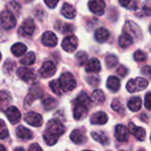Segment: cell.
Masks as SVG:
<instances>
[{"mask_svg":"<svg viewBox=\"0 0 151 151\" xmlns=\"http://www.w3.org/2000/svg\"><path fill=\"white\" fill-rule=\"evenodd\" d=\"M78 47V38L75 35L66 36L62 42V48L66 52H73Z\"/></svg>","mask_w":151,"mask_h":151,"instance_id":"obj_6","label":"cell"},{"mask_svg":"<svg viewBox=\"0 0 151 151\" xmlns=\"http://www.w3.org/2000/svg\"><path fill=\"white\" fill-rule=\"evenodd\" d=\"M127 106L129 110L134 112H136L142 108V99L140 97H133L129 100Z\"/></svg>","mask_w":151,"mask_h":151,"instance_id":"obj_29","label":"cell"},{"mask_svg":"<svg viewBox=\"0 0 151 151\" xmlns=\"http://www.w3.org/2000/svg\"><path fill=\"white\" fill-rule=\"evenodd\" d=\"M105 64L108 68L111 69L119 64V58L117 56H115L113 54H110L105 58Z\"/></svg>","mask_w":151,"mask_h":151,"instance_id":"obj_34","label":"cell"},{"mask_svg":"<svg viewBox=\"0 0 151 151\" xmlns=\"http://www.w3.org/2000/svg\"><path fill=\"white\" fill-rule=\"evenodd\" d=\"M88 7L93 13L101 16L105 10V3L104 0H90L88 2Z\"/></svg>","mask_w":151,"mask_h":151,"instance_id":"obj_7","label":"cell"},{"mask_svg":"<svg viewBox=\"0 0 151 151\" xmlns=\"http://www.w3.org/2000/svg\"><path fill=\"white\" fill-rule=\"evenodd\" d=\"M12 103V96L9 92L2 90L0 91V111H6Z\"/></svg>","mask_w":151,"mask_h":151,"instance_id":"obj_19","label":"cell"},{"mask_svg":"<svg viewBox=\"0 0 151 151\" xmlns=\"http://www.w3.org/2000/svg\"><path fill=\"white\" fill-rule=\"evenodd\" d=\"M106 86L111 92H117L120 88V81L116 76H110L107 80Z\"/></svg>","mask_w":151,"mask_h":151,"instance_id":"obj_23","label":"cell"},{"mask_svg":"<svg viewBox=\"0 0 151 151\" xmlns=\"http://www.w3.org/2000/svg\"><path fill=\"white\" fill-rule=\"evenodd\" d=\"M91 100L97 104H103L104 101H105V96H104V93L100 90V89H96L95 90L93 93H92V96H91Z\"/></svg>","mask_w":151,"mask_h":151,"instance_id":"obj_31","label":"cell"},{"mask_svg":"<svg viewBox=\"0 0 151 151\" xmlns=\"http://www.w3.org/2000/svg\"><path fill=\"white\" fill-rule=\"evenodd\" d=\"M111 108L118 112L119 114H123L125 113V107L122 104V103L119 100V99H115L113 100V102L111 103Z\"/></svg>","mask_w":151,"mask_h":151,"instance_id":"obj_37","label":"cell"},{"mask_svg":"<svg viewBox=\"0 0 151 151\" xmlns=\"http://www.w3.org/2000/svg\"><path fill=\"white\" fill-rule=\"evenodd\" d=\"M88 82L91 85V86H98L99 82H100V80L98 77L96 76H90L88 77Z\"/></svg>","mask_w":151,"mask_h":151,"instance_id":"obj_43","label":"cell"},{"mask_svg":"<svg viewBox=\"0 0 151 151\" xmlns=\"http://www.w3.org/2000/svg\"><path fill=\"white\" fill-rule=\"evenodd\" d=\"M28 151H42V150L37 143H34L29 147Z\"/></svg>","mask_w":151,"mask_h":151,"instance_id":"obj_47","label":"cell"},{"mask_svg":"<svg viewBox=\"0 0 151 151\" xmlns=\"http://www.w3.org/2000/svg\"><path fill=\"white\" fill-rule=\"evenodd\" d=\"M75 58H76V61L78 63L79 65H86L87 62L88 61V54L85 52V51H80L76 54L75 56Z\"/></svg>","mask_w":151,"mask_h":151,"instance_id":"obj_36","label":"cell"},{"mask_svg":"<svg viewBox=\"0 0 151 151\" xmlns=\"http://www.w3.org/2000/svg\"><path fill=\"white\" fill-rule=\"evenodd\" d=\"M109 37H110V32L104 27L98 28L95 33V38L98 42H104L109 39Z\"/></svg>","mask_w":151,"mask_h":151,"instance_id":"obj_25","label":"cell"},{"mask_svg":"<svg viewBox=\"0 0 151 151\" xmlns=\"http://www.w3.org/2000/svg\"><path fill=\"white\" fill-rule=\"evenodd\" d=\"M35 22L31 18H28L24 20L22 23L19 32L24 36H31L33 33L35 32Z\"/></svg>","mask_w":151,"mask_h":151,"instance_id":"obj_9","label":"cell"},{"mask_svg":"<svg viewBox=\"0 0 151 151\" xmlns=\"http://www.w3.org/2000/svg\"><path fill=\"white\" fill-rule=\"evenodd\" d=\"M0 60H1V53H0Z\"/></svg>","mask_w":151,"mask_h":151,"instance_id":"obj_52","label":"cell"},{"mask_svg":"<svg viewBox=\"0 0 151 151\" xmlns=\"http://www.w3.org/2000/svg\"><path fill=\"white\" fill-rule=\"evenodd\" d=\"M70 138H71L72 142H74L75 144H82L86 142V136H85L84 132H82L79 129L73 130L70 135Z\"/></svg>","mask_w":151,"mask_h":151,"instance_id":"obj_22","label":"cell"},{"mask_svg":"<svg viewBox=\"0 0 151 151\" xmlns=\"http://www.w3.org/2000/svg\"><path fill=\"white\" fill-rule=\"evenodd\" d=\"M83 151H92V150H83Z\"/></svg>","mask_w":151,"mask_h":151,"instance_id":"obj_53","label":"cell"},{"mask_svg":"<svg viewBox=\"0 0 151 151\" xmlns=\"http://www.w3.org/2000/svg\"><path fill=\"white\" fill-rule=\"evenodd\" d=\"M148 85H149V82L146 79L138 77L135 79H132L127 82V89L130 93H134V92L144 90L145 88H147Z\"/></svg>","mask_w":151,"mask_h":151,"instance_id":"obj_2","label":"cell"},{"mask_svg":"<svg viewBox=\"0 0 151 151\" xmlns=\"http://www.w3.org/2000/svg\"><path fill=\"white\" fill-rule=\"evenodd\" d=\"M8 7H9V11L12 12L13 14L18 15V14L19 13L20 6H19V4L16 1H12V2L9 4Z\"/></svg>","mask_w":151,"mask_h":151,"instance_id":"obj_40","label":"cell"},{"mask_svg":"<svg viewBox=\"0 0 151 151\" xmlns=\"http://www.w3.org/2000/svg\"><path fill=\"white\" fill-rule=\"evenodd\" d=\"M72 30H73V27L71 25H68V24L65 25L63 27V33H68Z\"/></svg>","mask_w":151,"mask_h":151,"instance_id":"obj_48","label":"cell"},{"mask_svg":"<svg viewBox=\"0 0 151 151\" xmlns=\"http://www.w3.org/2000/svg\"><path fill=\"white\" fill-rule=\"evenodd\" d=\"M128 129L124 125H118L115 129V138L119 142H125L128 140Z\"/></svg>","mask_w":151,"mask_h":151,"instance_id":"obj_16","label":"cell"},{"mask_svg":"<svg viewBox=\"0 0 151 151\" xmlns=\"http://www.w3.org/2000/svg\"><path fill=\"white\" fill-rule=\"evenodd\" d=\"M27 51V46L21 42H17L12 45V52L16 57H20L24 55Z\"/></svg>","mask_w":151,"mask_h":151,"instance_id":"obj_28","label":"cell"},{"mask_svg":"<svg viewBox=\"0 0 151 151\" xmlns=\"http://www.w3.org/2000/svg\"><path fill=\"white\" fill-rule=\"evenodd\" d=\"M91 136L95 141H96L97 142H99L103 145H106L109 143L108 136L106 135V134L104 132H92Z\"/></svg>","mask_w":151,"mask_h":151,"instance_id":"obj_27","label":"cell"},{"mask_svg":"<svg viewBox=\"0 0 151 151\" xmlns=\"http://www.w3.org/2000/svg\"><path fill=\"white\" fill-rule=\"evenodd\" d=\"M150 139H151V137H150Z\"/></svg>","mask_w":151,"mask_h":151,"instance_id":"obj_54","label":"cell"},{"mask_svg":"<svg viewBox=\"0 0 151 151\" xmlns=\"http://www.w3.org/2000/svg\"><path fill=\"white\" fill-rule=\"evenodd\" d=\"M58 1H59V0H44L46 5H47L48 7L51 8V9H53V8H55V7L57 6Z\"/></svg>","mask_w":151,"mask_h":151,"instance_id":"obj_45","label":"cell"},{"mask_svg":"<svg viewBox=\"0 0 151 151\" xmlns=\"http://www.w3.org/2000/svg\"><path fill=\"white\" fill-rule=\"evenodd\" d=\"M42 42L47 47H55L58 43V37L54 33L47 31L42 36Z\"/></svg>","mask_w":151,"mask_h":151,"instance_id":"obj_15","label":"cell"},{"mask_svg":"<svg viewBox=\"0 0 151 151\" xmlns=\"http://www.w3.org/2000/svg\"><path fill=\"white\" fill-rule=\"evenodd\" d=\"M138 141L142 142L145 140L146 137V131L144 128L140 127H136L134 124L130 123L129 124V130H128Z\"/></svg>","mask_w":151,"mask_h":151,"instance_id":"obj_18","label":"cell"},{"mask_svg":"<svg viewBox=\"0 0 151 151\" xmlns=\"http://www.w3.org/2000/svg\"><path fill=\"white\" fill-rule=\"evenodd\" d=\"M50 88H51V90L58 96H61L64 92V90L62 89V87L60 85L59 81H52L50 82Z\"/></svg>","mask_w":151,"mask_h":151,"instance_id":"obj_35","label":"cell"},{"mask_svg":"<svg viewBox=\"0 0 151 151\" xmlns=\"http://www.w3.org/2000/svg\"><path fill=\"white\" fill-rule=\"evenodd\" d=\"M134 60L137 62H143L147 59V54L143 52L142 50H137L134 52Z\"/></svg>","mask_w":151,"mask_h":151,"instance_id":"obj_41","label":"cell"},{"mask_svg":"<svg viewBox=\"0 0 151 151\" xmlns=\"http://www.w3.org/2000/svg\"><path fill=\"white\" fill-rule=\"evenodd\" d=\"M127 73H128V70H127V68L126 66H124V65H120V66L117 69V73H118L119 76H121V77H125V76L127 74Z\"/></svg>","mask_w":151,"mask_h":151,"instance_id":"obj_42","label":"cell"},{"mask_svg":"<svg viewBox=\"0 0 151 151\" xmlns=\"http://www.w3.org/2000/svg\"><path fill=\"white\" fill-rule=\"evenodd\" d=\"M133 42H134V38L132 36H130L129 35L126 34V33H123L119 37V44L123 49L128 48L130 45L133 44Z\"/></svg>","mask_w":151,"mask_h":151,"instance_id":"obj_26","label":"cell"},{"mask_svg":"<svg viewBox=\"0 0 151 151\" xmlns=\"http://www.w3.org/2000/svg\"><path fill=\"white\" fill-rule=\"evenodd\" d=\"M17 75L24 81L26 82H31L35 80V73L27 67H20L17 71Z\"/></svg>","mask_w":151,"mask_h":151,"instance_id":"obj_14","label":"cell"},{"mask_svg":"<svg viewBox=\"0 0 151 151\" xmlns=\"http://www.w3.org/2000/svg\"><path fill=\"white\" fill-rule=\"evenodd\" d=\"M14 151H25L22 148H17V149H15Z\"/></svg>","mask_w":151,"mask_h":151,"instance_id":"obj_50","label":"cell"},{"mask_svg":"<svg viewBox=\"0 0 151 151\" xmlns=\"http://www.w3.org/2000/svg\"><path fill=\"white\" fill-rule=\"evenodd\" d=\"M65 128L64 125L58 119H51L48 122L45 131L43 133V140L49 146L55 145L58 138L65 133Z\"/></svg>","mask_w":151,"mask_h":151,"instance_id":"obj_1","label":"cell"},{"mask_svg":"<svg viewBox=\"0 0 151 151\" xmlns=\"http://www.w3.org/2000/svg\"><path fill=\"white\" fill-rule=\"evenodd\" d=\"M42 96V91L39 88H37V87L32 88L30 89L29 94L27 95V96L26 99H25L24 107H25V108H28V107L32 104V103L34 102V100H35V99H37V98H40Z\"/></svg>","mask_w":151,"mask_h":151,"instance_id":"obj_12","label":"cell"},{"mask_svg":"<svg viewBox=\"0 0 151 151\" xmlns=\"http://www.w3.org/2000/svg\"><path fill=\"white\" fill-rule=\"evenodd\" d=\"M58 81L60 82V85H61L62 89L64 90V92H68V91L73 90L75 88L76 85H77L73 75L71 74L70 73H63L60 76Z\"/></svg>","mask_w":151,"mask_h":151,"instance_id":"obj_3","label":"cell"},{"mask_svg":"<svg viewBox=\"0 0 151 151\" xmlns=\"http://www.w3.org/2000/svg\"><path fill=\"white\" fill-rule=\"evenodd\" d=\"M102 67H101V64L100 61L96 58H90L87 64L85 65V70L87 73H97L101 71Z\"/></svg>","mask_w":151,"mask_h":151,"instance_id":"obj_17","label":"cell"},{"mask_svg":"<svg viewBox=\"0 0 151 151\" xmlns=\"http://www.w3.org/2000/svg\"><path fill=\"white\" fill-rule=\"evenodd\" d=\"M150 33H151V26H150Z\"/></svg>","mask_w":151,"mask_h":151,"instance_id":"obj_51","label":"cell"},{"mask_svg":"<svg viewBox=\"0 0 151 151\" xmlns=\"http://www.w3.org/2000/svg\"><path fill=\"white\" fill-rule=\"evenodd\" d=\"M142 73L147 78H149V79H150L151 80V66H149V65L145 66L144 68H142Z\"/></svg>","mask_w":151,"mask_h":151,"instance_id":"obj_46","label":"cell"},{"mask_svg":"<svg viewBox=\"0 0 151 151\" xmlns=\"http://www.w3.org/2000/svg\"><path fill=\"white\" fill-rule=\"evenodd\" d=\"M119 4L129 10H134L137 7V1L136 0H119Z\"/></svg>","mask_w":151,"mask_h":151,"instance_id":"obj_38","label":"cell"},{"mask_svg":"<svg viewBox=\"0 0 151 151\" xmlns=\"http://www.w3.org/2000/svg\"><path fill=\"white\" fill-rule=\"evenodd\" d=\"M88 113V106L75 103L74 108H73V117L76 120H81V119H85L87 117Z\"/></svg>","mask_w":151,"mask_h":151,"instance_id":"obj_13","label":"cell"},{"mask_svg":"<svg viewBox=\"0 0 151 151\" xmlns=\"http://www.w3.org/2000/svg\"><path fill=\"white\" fill-rule=\"evenodd\" d=\"M0 151H6L5 148H4L2 144H0Z\"/></svg>","mask_w":151,"mask_h":151,"instance_id":"obj_49","label":"cell"},{"mask_svg":"<svg viewBox=\"0 0 151 151\" xmlns=\"http://www.w3.org/2000/svg\"><path fill=\"white\" fill-rule=\"evenodd\" d=\"M91 101L92 100L88 97V96L85 92H82V93H81L78 96V97L75 100V103H78V104H84V105L88 107L91 104Z\"/></svg>","mask_w":151,"mask_h":151,"instance_id":"obj_33","label":"cell"},{"mask_svg":"<svg viewBox=\"0 0 151 151\" xmlns=\"http://www.w3.org/2000/svg\"><path fill=\"white\" fill-rule=\"evenodd\" d=\"M0 22L1 26L6 30H10L16 26V19L14 17V14L9 10L3 11L1 12Z\"/></svg>","mask_w":151,"mask_h":151,"instance_id":"obj_4","label":"cell"},{"mask_svg":"<svg viewBox=\"0 0 151 151\" xmlns=\"http://www.w3.org/2000/svg\"><path fill=\"white\" fill-rule=\"evenodd\" d=\"M42 105L43 108L46 111H51L55 109L58 105V102L51 96H47L42 100Z\"/></svg>","mask_w":151,"mask_h":151,"instance_id":"obj_30","label":"cell"},{"mask_svg":"<svg viewBox=\"0 0 151 151\" xmlns=\"http://www.w3.org/2000/svg\"><path fill=\"white\" fill-rule=\"evenodd\" d=\"M145 107L148 110H151V93H148L145 96Z\"/></svg>","mask_w":151,"mask_h":151,"instance_id":"obj_44","label":"cell"},{"mask_svg":"<svg viewBox=\"0 0 151 151\" xmlns=\"http://www.w3.org/2000/svg\"><path fill=\"white\" fill-rule=\"evenodd\" d=\"M55 73H56V66L50 61L44 62L43 65H42L40 71H39V74L42 78H45V79L53 76L55 74Z\"/></svg>","mask_w":151,"mask_h":151,"instance_id":"obj_8","label":"cell"},{"mask_svg":"<svg viewBox=\"0 0 151 151\" xmlns=\"http://www.w3.org/2000/svg\"><path fill=\"white\" fill-rule=\"evenodd\" d=\"M35 54L33 51L28 52L20 59V63L24 65H32L33 64H35Z\"/></svg>","mask_w":151,"mask_h":151,"instance_id":"obj_32","label":"cell"},{"mask_svg":"<svg viewBox=\"0 0 151 151\" xmlns=\"http://www.w3.org/2000/svg\"><path fill=\"white\" fill-rule=\"evenodd\" d=\"M123 32L132 36L134 39L142 38V30L140 27L134 21H127L123 27Z\"/></svg>","mask_w":151,"mask_h":151,"instance_id":"obj_5","label":"cell"},{"mask_svg":"<svg viewBox=\"0 0 151 151\" xmlns=\"http://www.w3.org/2000/svg\"><path fill=\"white\" fill-rule=\"evenodd\" d=\"M16 135L21 140H31L33 138L32 132L23 126H19L16 129Z\"/></svg>","mask_w":151,"mask_h":151,"instance_id":"obj_21","label":"cell"},{"mask_svg":"<svg viewBox=\"0 0 151 151\" xmlns=\"http://www.w3.org/2000/svg\"><path fill=\"white\" fill-rule=\"evenodd\" d=\"M25 121L32 127H39L42 124V118L39 113L30 111L25 116Z\"/></svg>","mask_w":151,"mask_h":151,"instance_id":"obj_10","label":"cell"},{"mask_svg":"<svg viewBox=\"0 0 151 151\" xmlns=\"http://www.w3.org/2000/svg\"><path fill=\"white\" fill-rule=\"evenodd\" d=\"M61 13L66 19H73L76 16V10L72 4L66 3L63 5L62 10H61Z\"/></svg>","mask_w":151,"mask_h":151,"instance_id":"obj_24","label":"cell"},{"mask_svg":"<svg viewBox=\"0 0 151 151\" xmlns=\"http://www.w3.org/2000/svg\"><path fill=\"white\" fill-rule=\"evenodd\" d=\"M5 115L8 119V120L12 124H18L21 118V113L18 110L17 107L15 106H10L6 111H5Z\"/></svg>","mask_w":151,"mask_h":151,"instance_id":"obj_11","label":"cell"},{"mask_svg":"<svg viewBox=\"0 0 151 151\" xmlns=\"http://www.w3.org/2000/svg\"><path fill=\"white\" fill-rule=\"evenodd\" d=\"M8 129L4 120L0 119V139H5L8 136Z\"/></svg>","mask_w":151,"mask_h":151,"instance_id":"obj_39","label":"cell"},{"mask_svg":"<svg viewBox=\"0 0 151 151\" xmlns=\"http://www.w3.org/2000/svg\"><path fill=\"white\" fill-rule=\"evenodd\" d=\"M90 122L93 125H105L108 122V116L104 111H98L92 115Z\"/></svg>","mask_w":151,"mask_h":151,"instance_id":"obj_20","label":"cell"}]
</instances>
